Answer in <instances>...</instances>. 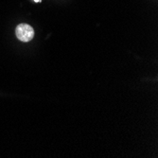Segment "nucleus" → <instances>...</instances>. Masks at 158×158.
Returning a JSON list of instances; mask_svg holds the SVG:
<instances>
[{
	"label": "nucleus",
	"mask_w": 158,
	"mask_h": 158,
	"mask_svg": "<svg viewBox=\"0 0 158 158\" xmlns=\"http://www.w3.org/2000/svg\"><path fill=\"white\" fill-rule=\"evenodd\" d=\"M15 34H16V37L20 41L27 43V42L31 41L32 38L34 37V31L31 26L23 23L16 27Z\"/></svg>",
	"instance_id": "f257e3e1"
},
{
	"label": "nucleus",
	"mask_w": 158,
	"mask_h": 158,
	"mask_svg": "<svg viewBox=\"0 0 158 158\" xmlns=\"http://www.w3.org/2000/svg\"><path fill=\"white\" fill-rule=\"evenodd\" d=\"M34 1H35V2H37V3H38V2H41V0H34Z\"/></svg>",
	"instance_id": "f03ea898"
}]
</instances>
